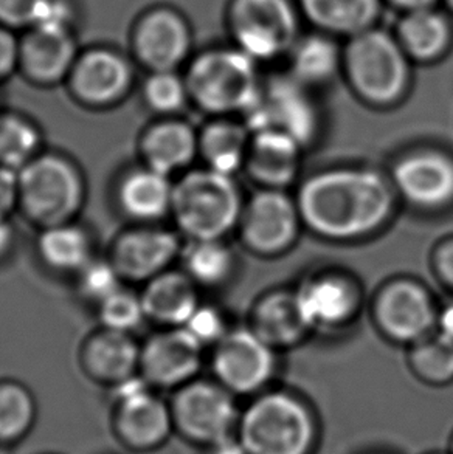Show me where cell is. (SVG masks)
Segmentation results:
<instances>
[{"mask_svg":"<svg viewBox=\"0 0 453 454\" xmlns=\"http://www.w3.org/2000/svg\"><path fill=\"white\" fill-rule=\"evenodd\" d=\"M274 348L253 329H233L216 344V381L233 395L264 393L275 374Z\"/></svg>","mask_w":453,"mask_h":454,"instance_id":"30bf717a","label":"cell"},{"mask_svg":"<svg viewBox=\"0 0 453 454\" xmlns=\"http://www.w3.org/2000/svg\"><path fill=\"white\" fill-rule=\"evenodd\" d=\"M18 58V47L12 35L5 30H0V78L12 72Z\"/></svg>","mask_w":453,"mask_h":454,"instance_id":"7bdbcfd3","label":"cell"},{"mask_svg":"<svg viewBox=\"0 0 453 454\" xmlns=\"http://www.w3.org/2000/svg\"><path fill=\"white\" fill-rule=\"evenodd\" d=\"M188 87L171 70L155 72L145 87L147 105L160 114H172L184 106Z\"/></svg>","mask_w":453,"mask_h":454,"instance_id":"8d00e7d4","label":"cell"},{"mask_svg":"<svg viewBox=\"0 0 453 454\" xmlns=\"http://www.w3.org/2000/svg\"><path fill=\"white\" fill-rule=\"evenodd\" d=\"M37 420V403L28 387L18 381H0V447L24 442Z\"/></svg>","mask_w":453,"mask_h":454,"instance_id":"f546056e","label":"cell"},{"mask_svg":"<svg viewBox=\"0 0 453 454\" xmlns=\"http://www.w3.org/2000/svg\"><path fill=\"white\" fill-rule=\"evenodd\" d=\"M435 269L442 281L453 289V239L442 242L435 253Z\"/></svg>","mask_w":453,"mask_h":454,"instance_id":"b9f144b4","label":"cell"},{"mask_svg":"<svg viewBox=\"0 0 453 454\" xmlns=\"http://www.w3.org/2000/svg\"><path fill=\"white\" fill-rule=\"evenodd\" d=\"M374 318L386 337L401 343H417L430 335L438 315L423 286L399 279L380 290L374 302Z\"/></svg>","mask_w":453,"mask_h":454,"instance_id":"4fadbf2b","label":"cell"},{"mask_svg":"<svg viewBox=\"0 0 453 454\" xmlns=\"http://www.w3.org/2000/svg\"><path fill=\"white\" fill-rule=\"evenodd\" d=\"M47 0H0V19L8 24H36Z\"/></svg>","mask_w":453,"mask_h":454,"instance_id":"ab89813d","label":"cell"},{"mask_svg":"<svg viewBox=\"0 0 453 454\" xmlns=\"http://www.w3.org/2000/svg\"><path fill=\"white\" fill-rule=\"evenodd\" d=\"M251 329L275 349L300 341L307 331L297 295L280 290L272 292L258 301L251 315Z\"/></svg>","mask_w":453,"mask_h":454,"instance_id":"603a6c76","label":"cell"},{"mask_svg":"<svg viewBox=\"0 0 453 454\" xmlns=\"http://www.w3.org/2000/svg\"><path fill=\"white\" fill-rule=\"evenodd\" d=\"M393 186L421 208H441L453 202V159L438 151H417L399 160Z\"/></svg>","mask_w":453,"mask_h":454,"instance_id":"9a60e30c","label":"cell"},{"mask_svg":"<svg viewBox=\"0 0 453 454\" xmlns=\"http://www.w3.org/2000/svg\"><path fill=\"white\" fill-rule=\"evenodd\" d=\"M435 2L436 0H392V4L404 8L407 12H417V10L430 8Z\"/></svg>","mask_w":453,"mask_h":454,"instance_id":"7dc6e473","label":"cell"},{"mask_svg":"<svg viewBox=\"0 0 453 454\" xmlns=\"http://www.w3.org/2000/svg\"><path fill=\"white\" fill-rule=\"evenodd\" d=\"M141 151L149 168L170 176L195 159L199 151V138L188 124L166 121L147 132Z\"/></svg>","mask_w":453,"mask_h":454,"instance_id":"d4e9b609","label":"cell"},{"mask_svg":"<svg viewBox=\"0 0 453 454\" xmlns=\"http://www.w3.org/2000/svg\"><path fill=\"white\" fill-rule=\"evenodd\" d=\"M41 136L33 124L16 115L0 117V165L19 171L36 157Z\"/></svg>","mask_w":453,"mask_h":454,"instance_id":"e575fe53","label":"cell"},{"mask_svg":"<svg viewBox=\"0 0 453 454\" xmlns=\"http://www.w3.org/2000/svg\"><path fill=\"white\" fill-rule=\"evenodd\" d=\"M230 27L239 50L255 61L292 49L298 22L289 0H233Z\"/></svg>","mask_w":453,"mask_h":454,"instance_id":"9c48e42d","label":"cell"},{"mask_svg":"<svg viewBox=\"0 0 453 454\" xmlns=\"http://www.w3.org/2000/svg\"><path fill=\"white\" fill-rule=\"evenodd\" d=\"M187 87L197 105L211 114H244L261 90L255 62L241 50H216L197 58Z\"/></svg>","mask_w":453,"mask_h":454,"instance_id":"8992f818","label":"cell"},{"mask_svg":"<svg viewBox=\"0 0 453 454\" xmlns=\"http://www.w3.org/2000/svg\"><path fill=\"white\" fill-rule=\"evenodd\" d=\"M427 454H450V453H449V451H448V453H440V451H433V453H427Z\"/></svg>","mask_w":453,"mask_h":454,"instance_id":"f907efd6","label":"cell"},{"mask_svg":"<svg viewBox=\"0 0 453 454\" xmlns=\"http://www.w3.org/2000/svg\"><path fill=\"white\" fill-rule=\"evenodd\" d=\"M180 252L178 236L162 228H140L123 234L114 248V265L122 277L149 281L165 271Z\"/></svg>","mask_w":453,"mask_h":454,"instance_id":"e0dca14e","label":"cell"},{"mask_svg":"<svg viewBox=\"0 0 453 454\" xmlns=\"http://www.w3.org/2000/svg\"><path fill=\"white\" fill-rule=\"evenodd\" d=\"M129 82L126 62L111 51L89 53L75 67V92L91 105H111L126 92Z\"/></svg>","mask_w":453,"mask_h":454,"instance_id":"44dd1931","label":"cell"},{"mask_svg":"<svg viewBox=\"0 0 453 454\" xmlns=\"http://www.w3.org/2000/svg\"><path fill=\"white\" fill-rule=\"evenodd\" d=\"M301 148L303 145L280 130L255 132L249 143L244 166L253 180L267 188L282 190L298 174Z\"/></svg>","mask_w":453,"mask_h":454,"instance_id":"ac0fdd59","label":"cell"},{"mask_svg":"<svg viewBox=\"0 0 453 454\" xmlns=\"http://www.w3.org/2000/svg\"><path fill=\"white\" fill-rule=\"evenodd\" d=\"M141 301L147 317L171 327H182L199 306L195 281L178 271H163L149 279Z\"/></svg>","mask_w":453,"mask_h":454,"instance_id":"7402d4cb","label":"cell"},{"mask_svg":"<svg viewBox=\"0 0 453 454\" xmlns=\"http://www.w3.org/2000/svg\"><path fill=\"white\" fill-rule=\"evenodd\" d=\"M185 270L195 283L219 286L226 283L234 267V256L222 239L191 240L185 247Z\"/></svg>","mask_w":453,"mask_h":454,"instance_id":"1f68e13d","label":"cell"},{"mask_svg":"<svg viewBox=\"0 0 453 454\" xmlns=\"http://www.w3.org/2000/svg\"><path fill=\"white\" fill-rule=\"evenodd\" d=\"M413 372L430 385H448L453 381V340L436 333L413 344L410 354Z\"/></svg>","mask_w":453,"mask_h":454,"instance_id":"836d02e7","label":"cell"},{"mask_svg":"<svg viewBox=\"0 0 453 454\" xmlns=\"http://www.w3.org/2000/svg\"><path fill=\"white\" fill-rule=\"evenodd\" d=\"M449 453L453 454V434L452 439H450V447H449Z\"/></svg>","mask_w":453,"mask_h":454,"instance_id":"c3c4849f","label":"cell"},{"mask_svg":"<svg viewBox=\"0 0 453 454\" xmlns=\"http://www.w3.org/2000/svg\"><path fill=\"white\" fill-rule=\"evenodd\" d=\"M19 202V174L0 165V217L10 215Z\"/></svg>","mask_w":453,"mask_h":454,"instance_id":"60d3db41","label":"cell"},{"mask_svg":"<svg viewBox=\"0 0 453 454\" xmlns=\"http://www.w3.org/2000/svg\"><path fill=\"white\" fill-rule=\"evenodd\" d=\"M188 47L190 35L178 14L155 12L141 22L137 49L141 59L155 72L176 67L187 56Z\"/></svg>","mask_w":453,"mask_h":454,"instance_id":"d6986e66","label":"cell"},{"mask_svg":"<svg viewBox=\"0 0 453 454\" xmlns=\"http://www.w3.org/2000/svg\"><path fill=\"white\" fill-rule=\"evenodd\" d=\"M378 454H384V453H378Z\"/></svg>","mask_w":453,"mask_h":454,"instance_id":"816d5d0a","label":"cell"},{"mask_svg":"<svg viewBox=\"0 0 453 454\" xmlns=\"http://www.w3.org/2000/svg\"><path fill=\"white\" fill-rule=\"evenodd\" d=\"M0 450H2V447H0Z\"/></svg>","mask_w":453,"mask_h":454,"instance_id":"f5cc1de1","label":"cell"},{"mask_svg":"<svg viewBox=\"0 0 453 454\" xmlns=\"http://www.w3.org/2000/svg\"><path fill=\"white\" fill-rule=\"evenodd\" d=\"M12 244V228L6 217H0V256H4Z\"/></svg>","mask_w":453,"mask_h":454,"instance_id":"bcb514c9","label":"cell"},{"mask_svg":"<svg viewBox=\"0 0 453 454\" xmlns=\"http://www.w3.org/2000/svg\"><path fill=\"white\" fill-rule=\"evenodd\" d=\"M39 253L56 270L81 271L92 261L89 236L70 222L45 227L39 238Z\"/></svg>","mask_w":453,"mask_h":454,"instance_id":"4dcf8cb0","label":"cell"},{"mask_svg":"<svg viewBox=\"0 0 453 454\" xmlns=\"http://www.w3.org/2000/svg\"><path fill=\"white\" fill-rule=\"evenodd\" d=\"M309 329H336L354 318L361 292L354 281L338 273L307 279L295 292Z\"/></svg>","mask_w":453,"mask_h":454,"instance_id":"2e32d148","label":"cell"},{"mask_svg":"<svg viewBox=\"0 0 453 454\" xmlns=\"http://www.w3.org/2000/svg\"><path fill=\"white\" fill-rule=\"evenodd\" d=\"M147 317L141 296L126 290H116L114 295L99 302V318L106 329L129 332L140 325Z\"/></svg>","mask_w":453,"mask_h":454,"instance_id":"d590c367","label":"cell"},{"mask_svg":"<svg viewBox=\"0 0 453 454\" xmlns=\"http://www.w3.org/2000/svg\"><path fill=\"white\" fill-rule=\"evenodd\" d=\"M301 221L331 240H354L378 231L392 217L393 184L370 168H332L301 184Z\"/></svg>","mask_w":453,"mask_h":454,"instance_id":"6da1fadb","label":"cell"},{"mask_svg":"<svg viewBox=\"0 0 453 454\" xmlns=\"http://www.w3.org/2000/svg\"><path fill=\"white\" fill-rule=\"evenodd\" d=\"M210 454H247L244 445L241 443L238 436L230 437L224 442L218 443L215 447L209 450Z\"/></svg>","mask_w":453,"mask_h":454,"instance_id":"ee69618b","label":"cell"},{"mask_svg":"<svg viewBox=\"0 0 453 454\" xmlns=\"http://www.w3.org/2000/svg\"><path fill=\"white\" fill-rule=\"evenodd\" d=\"M450 43V27L432 8L409 12L399 25V43L405 53L429 61L444 53Z\"/></svg>","mask_w":453,"mask_h":454,"instance_id":"83f0119b","label":"cell"},{"mask_svg":"<svg viewBox=\"0 0 453 454\" xmlns=\"http://www.w3.org/2000/svg\"><path fill=\"white\" fill-rule=\"evenodd\" d=\"M22 59L35 80H60L74 59V43L66 28L36 27L25 41Z\"/></svg>","mask_w":453,"mask_h":454,"instance_id":"484cf974","label":"cell"},{"mask_svg":"<svg viewBox=\"0 0 453 454\" xmlns=\"http://www.w3.org/2000/svg\"><path fill=\"white\" fill-rule=\"evenodd\" d=\"M19 202L45 227L66 223L80 211L84 180L78 168L56 153L36 155L19 169Z\"/></svg>","mask_w":453,"mask_h":454,"instance_id":"5b68a950","label":"cell"},{"mask_svg":"<svg viewBox=\"0 0 453 454\" xmlns=\"http://www.w3.org/2000/svg\"><path fill=\"white\" fill-rule=\"evenodd\" d=\"M172 194L174 184L168 176L147 166L123 180L118 199L131 217L153 221L171 211Z\"/></svg>","mask_w":453,"mask_h":454,"instance_id":"cb8c5ba5","label":"cell"},{"mask_svg":"<svg viewBox=\"0 0 453 454\" xmlns=\"http://www.w3.org/2000/svg\"><path fill=\"white\" fill-rule=\"evenodd\" d=\"M111 430L115 442L129 453H155L176 434L171 405L135 375L115 387Z\"/></svg>","mask_w":453,"mask_h":454,"instance_id":"52a82bcc","label":"cell"},{"mask_svg":"<svg viewBox=\"0 0 453 454\" xmlns=\"http://www.w3.org/2000/svg\"><path fill=\"white\" fill-rule=\"evenodd\" d=\"M141 350L128 332L106 329L89 341L84 366L93 380L115 387L137 375Z\"/></svg>","mask_w":453,"mask_h":454,"instance_id":"ffe728a7","label":"cell"},{"mask_svg":"<svg viewBox=\"0 0 453 454\" xmlns=\"http://www.w3.org/2000/svg\"><path fill=\"white\" fill-rule=\"evenodd\" d=\"M449 6L453 10V0H448Z\"/></svg>","mask_w":453,"mask_h":454,"instance_id":"681fc988","label":"cell"},{"mask_svg":"<svg viewBox=\"0 0 453 454\" xmlns=\"http://www.w3.org/2000/svg\"><path fill=\"white\" fill-rule=\"evenodd\" d=\"M236 436L247 454H315L319 418L295 394L264 391L241 412Z\"/></svg>","mask_w":453,"mask_h":454,"instance_id":"7a4b0ae2","label":"cell"},{"mask_svg":"<svg viewBox=\"0 0 453 454\" xmlns=\"http://www.w3.org/2000/svg\"><path fill=\"white\" fill-rule=\"evenodd\" d=\"M303 84L294 80L274 81L258 93L244 112L245 128L255 132L275 129L295 138L300 145L314 140L319 130V117Z\"/></svg>","mask_w":453,"mask_h":454,"instance_id":"8fae6325","label":"cell"},{"mask_svg":"<svg viewBox=\"0 0 453 454\" xmlns=\"http://www.w3.org/2000/svg\"><path fill=\"white\" fill-rule=\"evenodd\" d=\"M301 222L297 202L282 190L266 188L244 205L239 223L253 252L276 254L294 244Z\"/></svg>","mask_w":453,"mask_h":454,"instance_id":"7c38bea8","label":"cell"},{"mask_svg":"<svg viewBox=\"0 0 453 454\" xmlns=\"http://www.w3.org/2000/svg\"><path fill=\"white\" fill-rule=\"evenodd\" d=\"M249 129L232 121H216L199 137V151L207 168L232 176L245 165L249 149Z\"/></svg>","mask_w":453,"mask_h":454,"instance_id":"f1b7e54d","label":"cell"},{"mask_svg":"<svg viewBox=\"0 0 453 454\" xmlns=\"http://www.w3.org/2000/svg\"><path fill=\"white\" fill-rule=\"evenodd\" d=\"M120 278L122 275L116 270L114 262L91 261L81 270V292L93 301H105L106 298L120 290Z\"/></svg>","mask_w":453,"mask_h":454,"instance_id":"74e56055","label":"cell"},{"mask_svg":"<svg viewBox=\"0 0 453 454\" xmlns=\"http://www.w3.org/2000/svg\"><path fill=\"white\" fill-rule=\"evenodd\" d=\"M301 5L320 28L351 36L371 28L379 14V0H301Z\"/></svg>","mask_w":453,"mask_h":454,"instance_id":"4316f807","label":"cell"},{"mask_svg":"<svg viewBox=\"0 0 453 454\" xmlns=\"http://www.w3.org/2000/svg\"><path fill=\"white\" fill-rule=\"evenodd\" d=\"M436 323L440 325V333L453 340V302L442 309Z\"/></svg>","mask_w":453,"mask_h":454,"instance_id":"f6af8a7d","label":"cell"},{"mask_svg":"<svg viewBox=\"0 0 453 454\" xmlns=\"http://www.w3.org/2000/svg\"><path fill=\"white\" fill-rule=\"evenodd\" d=\"M182 327L190 332L203 346L218 344L221 341L226 332V319L221 312L211 306H199L191 313Z\"/></svg>","mask_w":453,"mask_h":454,"instance_id":"f35d334b","label":"cell"},{"mask_svg":"<svg viewBox=\"0 0 453 454\" xmlns=\"http://www.w3.org/2000/svg\"><path fill=\"white\" fill-rule=\"evenodd\" d=\"M343 61L351 86L371 105H393L407 90L405 50L384 31L368 28L353 36Z\"/></svg>","mask_w":453,"mask_h":454,"instance_id":"277c9868","label":"cell"},{"mask_svg":"<svg viewBox=\"0 0 453 454\" xmlns=\"http://www.w3.org/2000/svg\"><path fill=\"white\" fill-rule=\"evenodd\" d=\"M338 47L325 37H306L292 49V74L303 86L328 82L338 72Z\"/></svg>","mask_w":453,"mask_h":454,"instance_id":"d6a6232c","label":"cell"},{"mask_svg":"<svg viewBox=\"0 0 453 454\" xmlns=\"http://www.w3.org/2000/svg\"><path fill=\"white\" fill-rule=\"evenodd\" d=\"M170 405L174 431L185 442L210 450L236 436L241 412L218 381H190L176 389Z\"/></svg>","mask_w":453,"mask_h":454,"instance_id":"ba28073f","label":"cell"},{"mask_svg":"<svg viewBox=\"0 0 453 454\" xmlns=\"http://www.w3.org/2000/svg\"><path fill=\"white\" fill-rule=\"evenodd\" d=\"M203 344L185 327L154 335L141 349V377L157 389H179L196 380L203 364Z\"/></svg>","mask_w":453,"mask_h":454,"instance_id":"5bb4252c","label":"cell"},{"mask_svg":"<svg viewBox=\"0 0 453 454\" xmlns=\"http://www.w3.org/2000/svg\"><path fill=\"white\" fill-rule=\"evenodd\" d=\"M244 211L232 176L210 168L185 174L174 184L171 213L190 240L222 239Z\"/></svg>","mask_w":453,"mask_h":454,"instance_id":"3957f363","label":"cell"}]
</instances>
